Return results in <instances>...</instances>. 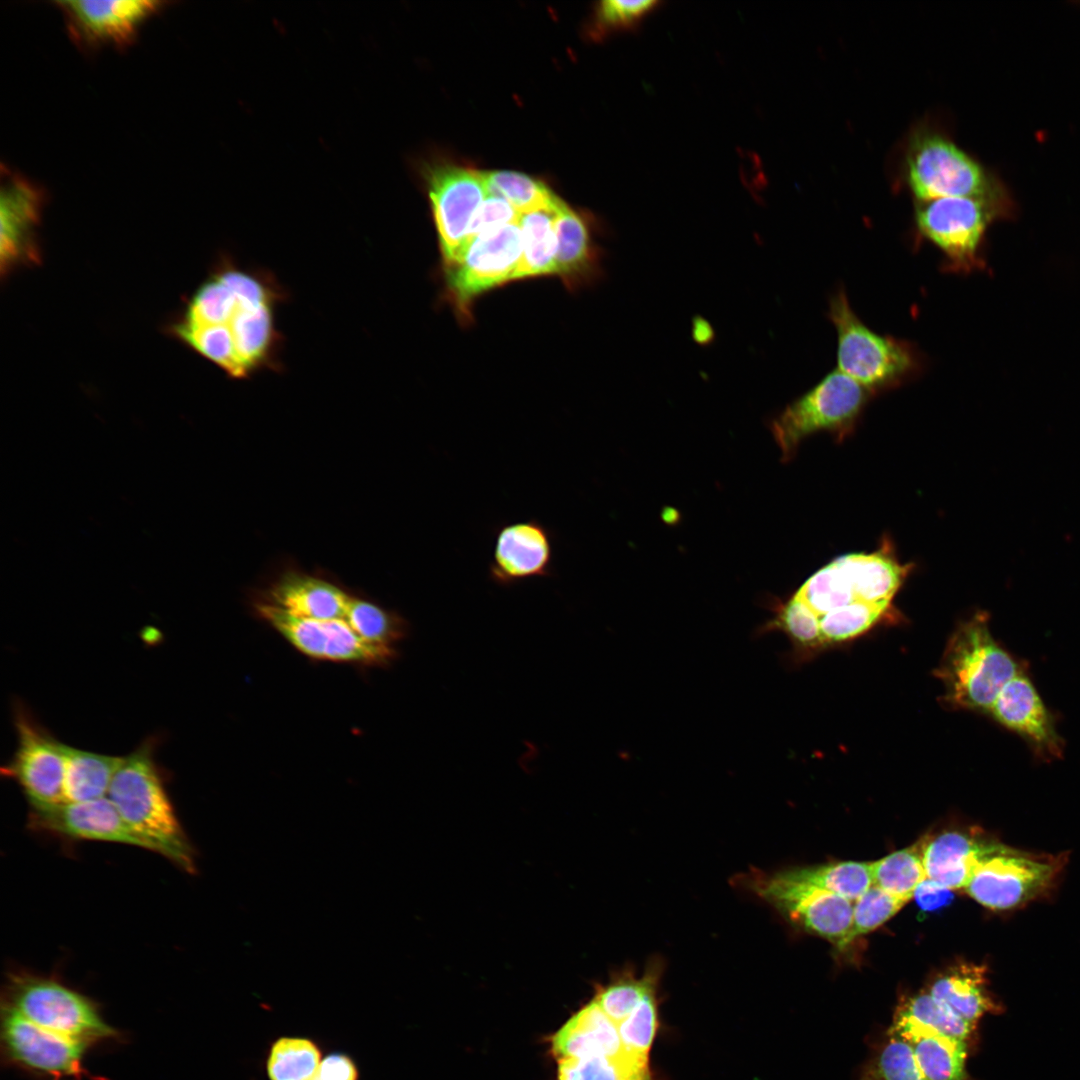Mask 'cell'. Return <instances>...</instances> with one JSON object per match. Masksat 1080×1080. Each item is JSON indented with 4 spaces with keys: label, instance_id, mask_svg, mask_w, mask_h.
Listing matches in <instances>:
<instances>
[{
    "label": "cell",
    "instance_id": "obj_35",
    "mask_svg": "<svg viewBox=\"0 0 1080 1080\" xmlns=\"http://www.w3.org/2000/svg\"><path fill=\"white\" fill-rule=\"evenodd\" d=\"M896 1015L968 1044L976 1030V1025L956 1015L928 991L904 999L898 1006Z\"/></svg>",
    "mask_w": 1080,
    "mask_h": 1080
},
{
    "label": "cell",
    "instance_id": "obj_43",
    "mask_svg": "<svg viewBox=\"0 0 1080 1080\" xmlns=\"http://www.w3.org/2000/svg\"><path fill=\"white\" fill-rule=\"evenodd\" d=\"M518 218L519 213L506 199L487 193L470 225L466 246L475 237L491 229L515 223Z\"/></svg>",
    "mask_w": 1080,
    "mask_h": 1080
},
{
    "label": "cell",
    "instance_id": "obj_28",
    "mask_svg": "<svg viewBox=\"0 0 1080 1080\" xmlns=\"http://www.w3.org/2000/svg\"><path fill=\"white\" fill-rule=\"evenodd\" d=\"M121 759L66 745V803L107 797Z\"/></svg>",
    "mask_w": 1080,
    "mask_h": 1080
},
{
    "label": "cell",
    "instance_id": "obj_1",
    "mask_svg": "<svg viewBox=\"0 0 1080 1080\" xmlns=\"http://www.w3.org/2000/svg\"><path fill=\"white\" fill-rule=\"evenodd\" d=\"M157 741L145 739L121 762L107 797L124 821L159 853L195 871L192 847L178 821L155 758Z\"/></svg>",
    "mask_w": 1080,
    "mask_h": 1080
},
{
    "label": "cell",
    "instance_id": "obj_33",
    "mask_svg": "<svg viewBox=\"0 0 1080 1080\" xmlns=\"http://www.w3.org/2000/svg\"><path fill=\"white\" fill-rule=\"evenodd\" d=\"M661 965L654 962L641 976L623 971L608 984L598 988L593 998L604 1013L618 1025L651 991L657 989Z\"/></svg>",
    "mask_w": 1080,
    "mask_h": 1080
},
{
    "label": "cell",
    "instance_id": "obj_17",
    "mask_svg": "<svg viewBox=\"0 0 1080 1080\" xmlns=\"http://www.w3.org/2000/svg\"><path fill=\"white\" fill-rule=\"evenodd\" d=\"M31 819L39 829L65 837L116 842L153 851L152 846L124 821L108 797L68 802L48 811L32 812Z\"/></svg>",
    "mask_w": 1080,
    "mask_h": 1080
},
{
    "label": "cell",
    "instance_id": "obj_20",
    "mask_svg": "<svg viewBox=\"0 0 1080 1080\" xmlns=\"http://www.w3.org/2000/svg\"><path fill=\"white\" fill-rule=\"evenodd\" d=\"M852 602L890 606L910 566L900 564L888 543L869 554H849L834 560Z\"/></svg>",
    "mask_w": 1080,
    "mask_h": 1080
},
{
    "label": "cell",
    "instance_id": "obj_25",
    "mask_svg": "<svg viewBox=\"0 0 1080 1080\" xmlns=\"http://www.w3.org/2000/svg\"><path fill=\"white\" fill-rule=\"evenodd\" d=\"M927 991L973 1025L984 1015L1001 1010L988 989L984 966L971 963L951 966L933 979Z\"/></svg>",
    "mask_w": 1080,
    "mask_h": 1080
},
{
    "label": "cell",
    "instance_id": "obj_5",
    "mask_svg": "<svg viewBox=\"0 0 1080 1080\" xmlns=\"http://www.w3.org/2000/svg\"><path fill=\"white\" fill-rule=\"evenodd\" d=\"M1012 211L983 199L944 197L916 202L914 221L919 236L941 252L946 270L968 274L985 270L987 229Z\"/></svg>",
    "mask_w": 1080,
    "mask_h": 1080
},
{
    "label": "cell",
    "instance_id": "obj_32",
    "mask_svg": "<svg viewBox=\"0 0 1080 1080\" xmlns=\"http://www.w3.org/2000/svg\"><path fill=\"white\" fill-rule=\"evenodd\" d=\"M344 619L362 639L375 645L396 648L408 634V622L401 615L352 595Z\"/></svg>",
    "mask_w": 1080,
    "mask_h": 1080
},
{
    "label": "cell",
    "instance_id": "obj_9",
    "mask_svg": "<svg viewBox=\"0 0 1080 1080\" xmlns=\"http://www.w3.org/2000/svg\"><path fill=\"white\" fill-rule=\"evenodd\" d=\"M1063 864V857L1033 854L997 842L977 864L964 889L984 907L1010 910L1043 894Z\"/></svg>",
    "mask_w": 1080,
    "mask_h": 1080
},
{
    "label": "cell",
    "instance_id": "obj_7",
    "mask_svg": "<svg viewBox=\"0 0 1080 1080\" xmlns=\"http://www.w3.org/2000/svg\"><path fill=\"white\" fill-rule=\"evenodd\" d=\"M5 1005L42 1028L87 1044L115 1034L91 1000L51 978L13 975Z\"/></svg>",
    "mask_w": 1080,
    "mask_h": 1080
},
{
    "label": "cell",
    "instance_id": "obj_8",
    "mask_svg": "<svg viewBox=\"0 0 1080 1080\" xmlns=\"http://www.w3.org/2000/svg\"><path fill=\"white\" fill-rule=\"evenodd\" d=\"M744 887L788 920L842 949L849 943L853 902L798 881L785 870L751 871L740 879Z\"/></svg>",
    "mask_w": 1080,
    "mask_h": 1080
},
{
    "label": "cell",
    "instance_id": "obj_26",
    "mask_svg": "<svg viewBox=\"0 0 1080 1080\" xmlns=\"http://www.w3.org/2000/svg\"><path fill=\"white\" fill-rule=\"evenodd\" d=\"M556 273L577 281L599 274V249L586 218L560 201L556 213Z\"/></svg>",
    "mask_w": 1080,
    "mask_h": 1080
},
{
    "label": "cell",
    "instance_id": "obj_11",
    "mask_svg": "<svg viewBox=\"0 0 1080 1080\" xmlns=\"http://www.w3.org/2000/svg\"><path fill=\"white\" fill-rule=\"evenodd\" d=\"M16 749L2 766L3 776L15 781L32 812H44L66 803V744L34 719L20 703L14 704Z\"/></svg>",
    "mask_w": 1080,
    "mask_h": 1080
},
{
    "label": "cell",
    "instance_id": "obj_46",
    "mask_svg": "<svg viewBox=\"0 0 1080 1080\" xmlns=\"http://www.w3.org/2000/svg\"><path fill=\"white\" fill-rule=\"evenodd\" d=\"M693 327V335L695 336L696 341L700 343H707L711 340L712 329L706 321L702 319L696 320Z\"/></svg>",
    "mask_w": 1080,
    "mask_h": 1080
},
{
    "label": "cell",
    "instance_id": "obj_22",
    "mask_svg": "<svg viewBox=\"0 0 1080 1080\" xmlns=\"http://www.w3.org/2000/svg\"><path fill=\"white\" fill-rule=\"evenodd\" d=\"M996 843L957 830L923 840L926 877L950 890L964 889L977 864Z\"/></svg>",
    "mask_w": 1080,
    "mask_h": 1080
},
{
    "label": "cell",
    "instance_id": "obj_34",
    "mask_svg": "<svg viewBox=\"0 0 1080 1080\" xmlns=\"http://www.w3.org/2000/svg\"><path fill=\"white\" fill-rule=\"evenodd\" d=\"M321 1064V1052L311 1039L285 1036L271 1046L267 1058L270 1080H313Z\"/></svg>",
    "mask_w": 1080,
    "mask_h": 1080
},
{
    "label": "cell",
    "instance_id": "obj_30",
    "mask_svg": "<svg viewBox=\"0 0 1080 1080\" xmlns=\"http://www.w3.org/2000/svg\"><path fill=\"white\" fill-rule=\"evenodd\" d=\"M785 872L798 881L856 901L872 885L870 863L841 861L829 864L796 867Z\"/></svg>",
    "mask_w": 1080,
    "mask_h": 1080
},
{
    "label": "cell",
    "instance_id": "obj_39",
    "mask_svg": "<svg viewBox=\"0 0 1080 1080\" xmlns=\"http://www.w3.org/2000/svg\"><path fill=\"white\" fill-rule=\"evenodd\" d=\"M865 1080H925L910 1044L895 1032L879 1049L865 1071Z\"/></svg>",
    "mask_w": 1080,
    "mask_h": 1080
},
{
    "label": "cell",
    "instance_id": "obj_24",
    "mask_svg": "<svg viewBox=\"0 0 1080 1080\" xmlns=\"http://www.w3.org/2000/svg\"><path fill=\"white\" fill-rule=\"evenodd\" d=\"M618 1027L594 999L578 1010L551 1038L557 1060L614 1055L623 1049Z\"/></svg>",
    "mask_w": 1080,
    "mask_h": 1080
},
{
    "label": "cell",
    "instance_id": "obj_4",
    "mask_svg": "<svg viewBox=\"0 0 1080 1080\" xmlns=\"http://www.w3.org/2000/svg\"><path fill=\"white\" fill-rule=\"evenodd\" d=\"M905 180L916 202L971 197L1012 207L1002 186L943 133L921 129L909 139Z\"/></svg>",
    "mask_w": 1080,
    "mask_h": 1080
},
{
    "label": "cell",
    "instance_id": "obj_10",
    "mask_svg": "<svg viewBox=\"0 0 1080 1080\" xmlns=\"http://www.w3.org/2000/svg\"><path fill=\"white\" fill-rule=\"evenodd\" d=\"M256 614L293 648L317 661L365 667L386 666L397 657L396 648L369 643L345 619L300 617L265 601L253 605Z\"/></svg>",
    "mask_w": 1080,
    "mask_h": 1080
},
{
    "label": "cell",
    "instance_id": "obj_2",
    "mask_svg": "<svg viewBox=\"0 0 1080 1080\" xmlns=\"http://www.w3.org/2000/svg\"><path fill=\"white\" fill-rule=\"evenodd\" d=\"M1023 669L993 637L987 612L979 610L952 633L936 675L946 703L989 712L1002 688Z\"/></svg>",
    "mask_w": 1080,
    "mask_h": 1080
},
{
    "label": "cell",
    "instance_id": "obj_18",
    "mask_svg": "<svg viewBox=\"0 0 1080 1080\" xmlns=\"http://www.w3.org/2000/svg\"><path fill=\"white\" fill-rule=\"evenodd\" d=\"M74 35L87 43H122L161 5L150 0L57 1Z\"/></svg>",
    "mask_w": 1080,
    "mask_h": 1080
},
{
    "label": "cell",
    "instance_id": "obj_27",
    "mask_svg": "<svg viewBox=\"0 0 1080 1080\" xmlns=\"http://www.w3.org/2000/svg\"><path fill=\"white\" fill-rule=\"evenodd\" d=\"M561 199L519 214L523 239L521 263L516 279L556 273V213Z\"/></svg>",
    "mask_w": 1080,
    "mask_h": 1080
},
{
    "label": "cell",
    "instance_id": "obj_42",
    "mask_svg": "<svg viewBox=\"0 0 1080 1080\" xmlns=\"http://www.w3.org/2000/svg\"><path fill=\"white\" fill-rule=\"evenodd\" d=\"M659 4L654 0H605L598 4L595 25L598 33L630 29L650 14Z\"/></svg>",
    "mask_w": 1080,
    "mask_h": 1080
},
{
    "label": "cell",
    "instance_id": "obj_23",
    "mask_svg": "<svg viewBox=\"0 0 1080 1080\" xmlns=\"http://www.w3.org/2000/svg\"><path fill=\"white\" fill-rule=\"evenodd\" d=\"M890 1030L910 1044L925 1080H972L966 1069L968 1043L896 1014Z\"/></svg>",
    "mask_w": 1080,
    "mask_h": 1080
},
{
    "label": "cell",
    "instance_id": "obj_36",
    "mask_svg": "<svg viewBox=\"0 0 1080 1080\" xmlns=\"http://www.w3.org/2000/svg\"><path fill=\"white\" fill-rule=\"evenodd\" d=\"M772 631L784 632L798 649H810L823 644L820 616L796 595L776 606L774 616L759 627L757 634Z\"/></svg>",
    "mask_w": 1080,
    "mask_h": 1080
},
{
    "label": "cell",
    "instance_id": "obj_21",
    "mask_svg": "<svg viewBox=\"0 0 1080 1080\" xmlns=\"http://www.w3.org/2000/svg\"><path fill=\"white\" fill-rule=\"evenodd\" d=\"M350 596L326 579L287 571L270 585L262 601L300 617L330 620L344 619Z\"/></svg>",
    "mask_w": 1080,
    "mask_h": 1080
},
{
    "label": "cell",
    "instance_id": "obj_29",
    "mask_svg": "<svg viewBox=\"0 0 1080 1080\" xmlns=\"http://www.w3.org/2000/svg\"><path fill=\"white\" fill-rule=\"evenodd\" d=\"M648 1057L623 1048L614 1055L558 1060L557 1080H652Z\"/></svg>",
    "mask_w": 1080,
    "mask_h": 1080
},
{
    "label": "cell",
    "instance_id": "obj_3",
    "mask_svg": "<svg viewBox=\"0 0 1080 1080\" xmlns=\"http://www.w3.org/2000/svg\"><path fill=\"white\" fill-rule=\"evenodd\" d=\"M828 318L837 336L836 369L871 394L898 388L922 373L925 360L920 350L907 340L868 327L844 289L831 296Z\"/></svg>",
    "mask_w": 1080,
    "mask_h": 1080
},
{
    "label": "cell",
    "instance_id": "obj_44",
    "mask_svg": "<svg viewBox=\"0 0 1080 1080\" xmlns=\"http://www.w3.org/2000/svg\"><path fill=\"white\" fill-rule=\"evenodd\" d=\"M313 1080H358V1069L348 1055L333 1053L321 1061Z\"/></svg>",
    "mask_w": 1080,
    "mask_h": 1080
},
{
    "label": "cell",
    "instance_id": "obj_13",
    "mask_svg": "<svg viewBox=\"0 0 1080 1080\" xmlns=\"http://www.w3.org/2000/svg\"><path fill=\"white\" fill-rule=\"evenodd\" d=\"M428 194L446 267L455 264L466 247L472 220L487 188L483 172L439 165L426 174Z\"/></svg>",
    "mask_w": 1080,
    "mask_h": 1080
},
{
    "label": "cell",
    "instance_id": "obj_14",
    "mask_svg": "<svg viewBox=\"0 0 1080 1080\" xmlns=\"http://www.w3.org/2000/svg\"><path fill=\"white\" fill-rule=\"evenodd\" d=\"M1 1039L10 1061L54 1076L77 1074L89 1045L42 1028L6 1005L2 1007Z\"/></svg>",
    "mask_w": 1080,
    "mask_h": 1080
},
{
    "label": "cell",
    "instance_id": "obj_19",
    "mask_svg": "<svg viewBox=\"0 0 1080 1080\" xmlns=\"http://www.w3.org/2000/svg\"><path fill=\"white\" fill-rule=\"evenodd\" d=\"M42 198L36 187L19 177H8L0 196V258L5 273L38 254L32 232L38 224Z\"/></svg>",
    "mask_w": 1080,
    "mask_h": 1080
},
{
    "label": "cell",
    "instance_id": "obj_45",
    "mask_svg": "<svg viewBox=\"0 0 1080 1080\" xmlns=\"http://www.w3.org/2000/svg\"><path fill=\"white\" fill-rule=\"evenodd\" d=\"M951 892L952 890L926 877L915 889L913 897L921 909L932 911L948 904L952 899Z\"/></svg>",
    "mask_w": 1080,
    "mask_h": 1080
},
{
    "label": "cell",
    "instance_id": "obj_31",
    "mask_svg": "<svg viewBox=\"0 0 1080 1080\" xmlns=\"http://www.w3.org/2000/svg\"><path fill=\"white\" fill-rule=\"evenodd\" d=\"M873 885L909 901L917 886L926 878L923 841L894 851L870 863Z\"/></svg>",
    "mask_w": 1080,
    "mask_h": 1080
},
{
    "label": "cell",
    "instance_id": "obj_6",
    "mask_svg": "<svg viewBox=\"0 0 1080 1080\" xmlns=\"http://www.w3.org/2000/svg\"><path fill=\"white\" fill-rule=\"evenodd\" d=\"M872 395L839 370L828 372L772 421L771 432L783 461L791 460L800 443L818 431H828L840 440L848 436Z\"/></svg>",
    "mask_w": 1080,
    "mask_h": 1080
},
{
    "label": "cell",
    "instance_id": "obj_41",
    "mask_svg": "<svg viewBox=\"0 0 1080 1080\" xmlns=\"http://www.w3.org/2000/svg\"><path fill=\"white\" fill-rule=\"evenodd\" d=\"M657 1016V989H655L648 993L634 1010L617 1025L623 1047L632 1052L649 1056L657 1031Z\"/></svg>",
    "mask_w": 1080,
    "mask_h": 1080
},
{
    "label": "cell",
    "instance_id": "obj_16",
    "mask_svg": "<svg viewBox=\"0 0 1080 1080\" xmlns=\"http://www.w3.org/2000/svg\"><path fill=\"white\" fill-rule=\"evenodd\" d=\"M989 713L1021 737L1040 760L1062 758L1064 741L1055 719L1025 669L1002 688Z\"/></svg>",
    "mask_w": 1080,
    "mask_h": 1080
},
{
    "label": "cell",
    "instance_id": "obj_40",
    "mask_svg": "<svg viewBox=\"0 0 1080 1080\" xmlns=\"http://www.w3.org/2000/svg\"><path fill=\"white\" fill-rule=\"evenodd\" d=\"M908 901L872 885L853 902L849 943L866 935L892 918Z\"/></svg>",
    "mask_w": 1080,
    "mask_h": 1080
},
{
    "label": "cell",
    "instance_id": "obj_38",
    "mask_svg": "<svg viewBox=\"0 0 1080 1080\" xmlns=\"http://www.w3.org/2000/svg\"><path fill=\"white\" fill-rule=\"evenodd\" d=\"M890 606L853 602L820 616L824 642H839L855 638L872 628Z\"/></svg>",
    "mask_w": 1080,
    "mask_h": 1080
},
{
    "label": "cell",
    "instance_id": "obj_12",
    "mask_svg": "<svg viewBox=\"0 0 1080 1080\" xmlns=\"http://www.w3.org/2000/svg\"><path fill=\"white\" fill-rule=\"evenodd\" d=\"M522 254L518 221L472 239L460 259L447 268L448 286L456 304L465 311L479 294L514 280Z\"/></svg>",
    "mask_w": 1080,
    "mask_h": 1080
},
{
    "label": "cell",
    "instance_id": "obj_37",
    "mask_svg": "<svg viewBox=\"0 0 1080 1080\" xmlns=\"http://www.w3.org/2000/svg\"><path fill=\"white\" fill-rule=\"evenodd\" d=\"M487 193L506 199L520 214L552 204L558 197L541 181L515 171L483 172Z\"/></svg>",
    "mask_w": 1080,
    "mask_h": 1080
},
{
    "label": "cell",
    "instance_id": "obj_15",
    "mask_svg": "<svg viewBox=\"0 0 1080 1080\" xmlns=\"http://www.w3.org/2000/svg\"><path fill=\"white\" fill-rule=\"evenodd\" d=\"M554 536L537 519L510 522L496 529L489 563V578L500 586H511L553 574Z\"/></svg>",
    "mask_w": 1080,
    "mask_h": 1080
}]
</instances>
